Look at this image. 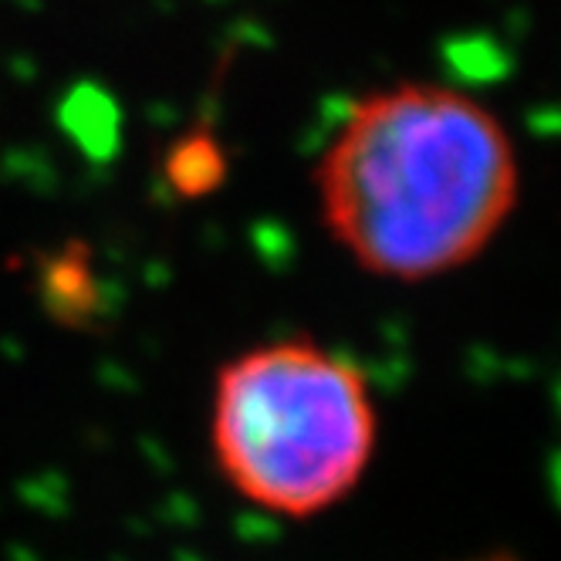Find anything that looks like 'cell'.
<instances>
[{
  "label": "cell",
  "instance_id": "3957f363",
  "mask_svg": "<svg viewBox=\"0 0 561 561\" xmlns=\"http://www.w3.org/2000/svg\"><path fill=\"white\" fill-rule=\"evenodd\" d=\"M480 561H517V558H507V554H494V558H480Z\"/></svg>",
  "mask_w": 561,
  "mask_h": 561
},
{
  "label": "cell",
  "instance_id": "7a4b0ae2",
  "mask_svg": "<svg viewBox=\"0 0 561 561\" xmlns=\"http://www.w3.org/2000/svg\"><path fill=\"white\" fill-rule=\"evenodd\" d=\"M379 436L363 369L311 339L230 358L217 376L210 444L227 484L261 511L311 517L363 480Z\"/></svg>",
  "mask_w": 561,
  "mask_h": 561
},
{
  "label": "cell",
  "instance_id": "6da1fadb",
  "mask_svg": "<svg viewBox=\"0 0 561 561\" xmlns=\"http://www.w3.org/2000/svg\"><path fill=\"white\" fill-rule=\"evenodd\" d=\"M322 220L373 274L426 280L491 244L517 196L497 118L439 85L355 102L314 167Z\"/></svg>",
  "mask_w": 561,
  "mask_h": 561
}]
</instances>
